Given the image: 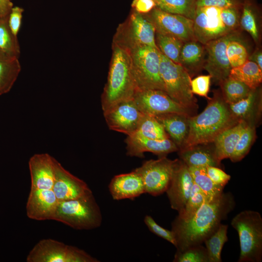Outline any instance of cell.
I'll return each mask as SVG.
<instances>
[{
    "mask_svg": "<svg viewBox=\"0 0 262 262\" xmlns=\"http://www.w3.org/2000/svg\"><path fill=\"white\" fill-rule=\"evenodd\" d=\"M235 202L230 192L206 200L187 221L175 218L172 223L177 251L201 245L218 228L234 208Z\"/></svg>",
    "mask_w": 262,
    "mask_h": 262,
    "instance_id": "6da1fadb",
    "label": "cell"
},
{
    "mask_svg": "<svg viewBox=\"0 0 262 262\" xmlns=\"http://www.w3.org/2000/svg\"><path fill=\"white\" fill-rule=\"evenodd\" d=\"M239 121L232 115L222 95L215 93L200 114L189 117L188 134L179 150L213 143L221 132Z\"/></svg>",
    "mask_w": 262,
    "mask_h": 262,
    "instance_id": "7a4b0ae2",
    "label": "cell"
},
{
    "mask_svg": "<svg viewBox=\"0 0 262 262\" xmlns=\"http://www.w3.org/2000/svg\"><path fill=\"white\" fill-rule=\"evenodd\" d=\"M112 49L107 81L101 97L103 111L118 102L132 98L136 91L129 51L114 44Z\"/></svg>",
    "mask_w": 262,
    "mask_h": 262,
    "instance_id": "3957f363",
    "label": "cell"
},
{
    "mask_svg": "<svg viewBox=\"0 0 262 262\" xmlns=\"http://www.w3.org/2000/svg\"><path fill=\"white\" fill-rule=\"evenodd\" d=\"M240 7H196L193 19L194 36L204 45L237 31L240 26Z\"/></svg>",
    "mask_w": 262,
    "mask_h": 262,
    "instance_id": "277c9868",
    "label": "cell"
},
{
    "mask_svg": "<svg viewBox=\"0 0 262 262\" xmlns=\"http://www.w3.org/2000/svg\"><path fill=\"white\" fill-rule=\"evenodd\" d=\"M53 220L75 229L89 230L100 227L102 217L92 193L58 202Z\"/></svg>",
    "mask_w": 262,
    "mask_h": 262,
    "instance_id": "5b68a950",
    "label": "cell"
},
{
    "mask_svg": "<svg viewBox=\"0 0 262 262\" xmlns=\"http://www.w3.org/2000/svg\"><path fill=\"white\" fill-rule=\"evenodd\" d=\"M238 232L240 247L239 262H261L262 260V218L255 211L244 210L231 220Z\"/></svg>",
    "mask_w": 262,
    "mask_h": 262,
    "instance_id": "8992f818",
    "label": "cell"
},
{
    "mask_svg": "<svg viewBox=\"0 0 262 262\" xmlns=\"http://www.w3.org/2000/svg\"><path fill=\"white\" fill-rule=\"evenodd\" d=\"M128 51L136 91L148 89L165 91L160 73V50L150 46H144Z\"/></svg>",
    "mask_w": 262,
    "mask_h": 262,
    "instance_id": "52a82bcc",
    "label": "cell"
},
{
    "mask_svg": "<svg viewBox=\"0 0 262 262\" xmlns=\"http://www.w3.org/2000/svg\"><path fill=\"white\" fill-rule=\"evenodd\" d=\"M160 73L165 92L174 101L195 114L198 105L191 91L192 79L187 70L161 53Z\"/></svg>",
    "mask_w": 262,
    "mask_h": 262,
    "instance_id": "ba28073f",
    "label": "cell"
},
{
    "mask_svg": "<svg viewBox=\"0 0 262 262\" xmlns=\"http://www.w3.org/2000/svg\"><path fill=\"white\" fill-rule=\"evenodd\" d=\"M155 33L154 25L147 15L132 9L127 19L117 28L113 44L128 50L144 46L159 49L156 44Z\"/></svg>",
    "mask_w": 262,
    "mask_h": 262,
    "instance_id": "9c48e42d",
    "label": "cell"
},
{
    "mask_svg": "<svg viewBox=\"0 0 262 262\" xmlns=\"http://www.w3.org/2000/svg\"><path fill=\"white\" fill-rule=\"evenodd\" d=\"M27 262H98L82 249L52 239L40 240L30 250Z\"/></svg>",
    "mask_w": 262,
    "mask_h": 262,
    "instance_id": "30bf717a",
    "label": "cell"
},
{
    "mask_svg": "<svg viewBox=\"0 0 262 262\" xmlns=\"http://www.w3.org/2000/svg\"><path fill=\"white\" fill-rule=\"evenodd\" d=\"M176 159L172 160L166 156L160 157L156 160L146 161L135 169L142 178L145 193L157 196L166 192Z\"/></svg>",
    "mask_w": 262,
    "mask_h": 262,
    "instance_id": "8fae6325",
    "label": "cell"
},
{
    "mask_svg": "<svg viewBox=\"0 0 262 262\" xmlns=\"http://www.w3.org/2000/svg\"><path fill=\"white\" fill-rule=\"evenodd\" d=\"M134 103L144 114L153 116L167 113L195 115L189 110L179 104L164 91L148 89L137 91L133 98Z\"/></svg>",
    "mask_w": 262,
    "mask_h": 262,
    "instance_id": "7c38bea8",
    "label": "cell"
},
{
    "mask_svg": "<svg viewBox=\"0 0 262 262\" xmlns=\"http://www.w3.org/2000/svg\"><path fill=\"white\" fill-rule=\"evenodd\" d=\"M103 112L109 129L127 136L135 133L144 115L132 98L118 102Z\"/></svg>",
    "mask_w": 262,
    "mask_h": 262,
    "instance_id": "4fadbf2b",
    "label": "cell"
},
{
    "mask_svg": "<svg viewBox=\"0 0 262 262\" xmlns=\"http://www.w3.org/2000/svg\"><path fill=\"white\" fill-rule=\"evenodd\" d=\"M240 38L237 31L211 41L204 45L208 58L203 68L215 82L220 83L229 77L231 67L226 54V48L229 41Z\"/></svg>",
    "mask_w": 262,
    "mask_h": 262,
    "instance_id": "5bb4252c",
    "label": "cell"
},
{
    "mask_svg": "<svg viewBox=\"0 0 262 262\" xmlns=\"http://www.w3.org/2000/svg\"><path fill=\"white\" fill-rule=\"evenodd\" d=\"M147 15L154 25L156 32L172 35L184 43L196 40L193 20L165 12L157 7Z\"/></svg>",
    "mask_w": 262,
    "mask_h": 262,
    "instance_id": "9a60e30c",
    "label": "cell"
},
{
    "mask_svg": "<svg viewBox=\"0 0 262 262\" xmlns=\"http://www.w3.org/2000/svg\"><path fill=\"white\" fill-rule=\"evenodd\" d=\"M194 184L188 166L176 159L172 176L166 193L170 206L178 212L184 208Z\"/></svg>",
    "mask_w": 262,
    "mask_h": 262,
    "instance_id": "2e32d148",
    "label": "cell"
},
{
    "mask_svg": "<svg viewBox=\"0 0 262 262\" xmlns=\"http://www.w3.org/2000/svg\"><path fill=\"white\" fill-rule=\"evenodd\" d=\"M55 167V175L52 190L58 202L93 193L85 181L66 170L56 159Z\"/></svg>",
    "mask_w": 262,
    "mask_h": 262,
    "instance_id": "e0dca14e",
    "label": "cell"
},
{
    "mask_svg": "<svg viewBox=\"0 0 262 262\" xmlns=\"http://www.w3.org/2000/svg\"><path fill=\"white\" fill-rule=\"evenodd\" d=\"M58 203L52 189H31L26 206L27 215L38 221L53 220Z\"/></svg>",
    "mask_w": 262,
    "mask_h": 262,
    "instance_id": "ac0fdd59",
    "label": "cell"
},
{
    "mask_svg": "<svg viewBox=\"0 0 262 262\" xmlns=\"http://www.w3.org/2000/svg\"><path fill=\"white\" fill-rule=\"evenodd\" d=\"M55 159L48 153L35 154L29 161L32 189H52Z\"/></svg>",
    "mask_w": 262,
    "mask_h": 262,
    "instance_id": "d6986e66",
    "label": "cell"
},
{
    "mask_svg": "<svg viewBox=\"0 0 262 262\" xmlns=\"http://www.w3.org/2000/svg\"><path fill=\"white\" fill-rule=\"evenodd\" d=\"M125 142L127 155L131 157L143 158L145 152H149L160 157L179 150L170 138L160 140L133 134L127 136Z\"/></svg>",
    "mask_w": 262,
    "mask_h": 262,
    "instance_id": "ffe728a7",
    "label": "cell"
},
{
    "mask_svg": "<svg viewBox=\"0 0 262 262\" xmlns=\"http://www.w3.org/2000/svg\"><path fill=\"white\" fill-rule=\"evenodd\" d=\"M109 190L114 200L132 199L145 193L142 178L133 171L115 176L109 184Z\"/></svg>",
    "mask_w": 262,
    "mask_h": 262,
    "instance_id": "44dd1931",
    "label": "cell"
},
{
    "mask_svg": "<svg viewBox=\"0 0 262 262\" xmlns=\"http://www.w3.org/2000/svg\"><path fill=\"white\" fill-rule=\"evenodd\" d=\"M190 116L178 113H167L154 117L161 124L170 139L179 149L188 134Z\"/></svg>",
    "mask_w": 262,
    "mask_h": 262,
    "instance_id": "7402d4cb",
    "label": "cell"
},
{
    "mask_svg": "<svg viewBox=\"0 0 262 262\" xmlns=\"http://www.w3.org/2000/svg\"><path fill=\"white\" fill-rule=\"evenodd\" d=\"M247 124L245 121L241 120L221 132L215 138L213 142L214 152L219 162L231 157L241 132Z\"/></svg>",
    "mask_w": 262,
    "mask_h": 262,
    "instance_id": "603a6c76",
    "label": "cell"
},
{
    "mask_svg": "<svg viewBox=\"0 0 262 262\" xmlns=\"http://www.w3.org/2000/svg\"><path fill=\"white\" fill-rule=\"evenodd\" d=\"M207 145H198L178 150L180 159L189 167H220L221 163L216 159L214 148Z\"/></svg>",
    "mask_w": 262,
    "mask_h": 262,
    "instance_id": "cb8c5ba5",
    "label": "cell"
},
{
    "mask_svg": "<svg viewBox=\"0 0 262 262\" xmlns=\"http://www.w3.org/2000/svg\"><path fill=\"white\" fill-rule=\"evenodd\" d=\"M258 92L251 90L245 98L233 104L228 105L232 115L238 121L243 120L248 124L254 125L253 122L260 113L261 103Z\"/></svg>",
    "mask_w": 262,
    "mask_h": 262,
    "instance_id": "d4e9b609",
    "label": "cell"
},
{
    "mask_svg": "<svg viewBox=\"0 0 262 262\" xmlns=\"http://www.w3.org/2000/svg\"><path fill=\"white\" fill-rule=\"evenodd\" d=\"M204 46L196 40L184 43L180 54V64L189 73H194L203 67Z\"/></svg>",
    "mask_w": 262,
    "mask_h": 262,
    "instance_id": "484cf974",
    "label": "cell"
},
{
    "mask_svg": "<svg viewBox=\"0 0 262 262\" xmlns=\"http://www.w3.org/2000/svg\"><path fill=\"white\" fill-rule=\"evenodd\" d=\"M20 71L18 58L0 53V96L11 90Z\"/></svg>",
    "mask_w": 262,
    "mask_h": 262,
    "instance_id": "4316f807",
    "label": "cell"
},
{
    "mask_svg": "<svg viewBox=\"0 0 262 262\" xmlns=\"http://www.w3.org/2000/svg\"><path fill=\"white\" fill-rule=\"evenodd\" d=\"M229 76L244 83L251 89H256L262 83V69L255 63L247 60L242 65L232 68Z\"/></svg>",
    "mask_w": 262,
    "mask_h": 262,
    "instance_id": "83f0119b",
    "label": "cell"
},
{
    "mask_svg": "<svg viewBox=\"0 0 262 262\" xmlns=\"http://www.w3.org/2000/svg\"><path fill=\"white\" fill-rule=\"evenodd\" d=\"M194 182L199 188L207 200H211L223 192L224 188L214 183L208 176L206 167H189Z\"/></svg>",
    "mask_w": 262,
    "mask_h": 262,
    "instance_id": "f1b7e54d",
    "label": "cell"
},
{
    "mask_svg": "<svg viewBox=\"0 0 262 262\" xmlns=\"http://www.w3.org/2000/svg\"><path fill=\"white\" fill-rule=\"evenodd\" d=\"M228 226L220 224L217 229L204 242L206 246L209 262H221V251L227 242Z\"/></svg>",
    "mask_w": 262,
    "mask_h": 262,
    "instance_id": "f546056e",
    "label": "cell"
},
{
    "mask_svg": "<svg viewBox=\"0 0 262 262\" xmlns=\"http://www.w3.org/2000/svg\"><path fill=\"white\" fill-rule=\"evenodd\" d=\"M156 44L160 51L173 62L180 64V57L184 42L171 35L155 33Z\"/></svg>",
    "mask_w": 262,
    "mask_h": 262,
    "instance_id": "4dcf8cb0",
    "label": "cell"
},
{
    "mask_svg": "<svg viewBox=\"0 0 262 262\" xmlns=\"http://www.w3.org/2000/svg\"><path fill=\"white\" fill-rule=\"evenodd\" d=\"M219 84L222 90V96L228 105L246 98L252 90L244 83L229 76Z\"/></svg>",
    "mask_w": 262,
    "mask_h": 262,
    "instance_id": "1f68e13d",
    "label": "cell"
},
{
    "mask_svg": "<svg viewBox=\"0 0 262 262\" xmlns=\"http://www.w3.org/2000/svg\"><path fill=\"white\" fill-rule=\"evenodd\" d=\"M156 7L165 12L193 20L196 9V0H158Z\"/></svg>",
    "mask_w": 262,
    "mask_h": 262,
    "instance_id": "d6a6232c",
    "label": "cell"
},
{
    "mask_svg": "<svg viewBox=\"0 0 262 262\" xmlns=\"http://www.w3.org/2000/svg\"><path fill=\"white\" fill-rule=\"evenodd\" d=\"M133 134L160 140L170 138L163 126L154 116L145 114Z\"/></svg>",
    "mask_w": 262,
    "mask_h": 262,
    "instance_id": "836d02e7",
    "label": "cell"
},
{
    "mask_svg": "<svg viewBox=\"0 0 262 262\" xmlns=\"http://www.w3.org/2000/svg\"><path fill=\"white\" fill-rule=\"evenodd\" d=\"M20 52L17 37L10 30L8 20L0 19V53L18 58Z\"/></svg>",
    "mask_w": 262,
    "mask_h": 262,
    "instance_id": "e575fe53",
    "label": "cell"
},
{
    "mask_svg": "<svg viewBox=\"0 0 262 262\" xmlns=\"http://www.w3.org/2000/svg\"><path fill=\"white\" fill-rule=\"evenodd\" d=\"M255 127L247 124L243 129L233 153L229 158L232 162L242 160L249 152L255 137Z\"/></svg>",
    "mask_w": 262,
    "mask_h": 262,
    "instance_id": "d590c367",
    "label": "cell"
},
{
    "mask_svg": "<svg viewBox=\"0 0 262 262\" xmlns=\"http://www.w3.org/2000/svg\"><path fill=\"white\" fill-rule=\"evenodd\" d=\"M206 200H207L204 194L194 182L186 204L183 209L178 212V215L176 218L185 221L188 220Z\"/></svg>",
    "mask_w": 262,
    "mask_h": 262,
    "instance_id": "8d00e7d4",
    "label": "cell"
},
{
    "mask_svg": "<svg viewBox=\"0 0 262 262\" xmlns=\"http://www.w3.org/2000/svg\"><path fill=\"white\" fill-rule=\"evenodd\" d=\"M240 26L251 35L256 42L259 41V32L256 13L252 4L248 0L244 3L240 19Z\"/></svg>",
    "mask_w": 262,
    "mask_h": 262,
    "instance_id": "74e56055",
    "label": "cell"
},
{
    "mask_svg": "<svg viewBox=\"0 0 262 262\" xmlns=\"http://www.w3.org/2000/svg\"><path fill=\"white\" fill-rule=\"evenodd\" d=\"M226 54L232 68L239 66L247 60L248 52L240 38L229 41L226 48Z\"/></svg>",
    "mask_w": 262,
    "mask_h": 262,
    "instance_id": "f35d334b",
    "label": "cell"
},
{
    "mask_svg": "<svg viewBox=\"0 0 262 262\" xmlns=\"http://www.w3.org/2000/svg\"><path fill=\"white\" fill-rule=\"evenodd\" d=\"M174 262H209L206 247L201 245L187 248L181 251H176Z\"/></svg>",
    "mask_w": 262,
    "mask_h": 262,
    "instance_id": "ab89813d",
    "label": "cell"
},
{
    "mask_svg": "<svg viewBox=\"0 0 262 262\" xmlns=\"http://www.w3.org/2000/svg\"><path fill=\"white\" fill-rule=\"evenodd\" d=\"M144 221L151 232L170 242L176 247V239L171 230H170L162 227L156 222L151 216L148 215L145 216Z\"/></svg>",
    "mask_w": 262,
    "mask_h": 262,
    "instance_id": "60d3db41",
    "label": "cell"
},
{
    "mask_svg": "<svg viewBox=\"0 0 262 262\" xmlns=\"http://www.w3.org/2000/svg\"><path fill=\"white\" fill-rule=\"evenodd\" d=\"M211 77L210 75H200L191 80V88L193 94L205 97L208 99Z\"/></svg>",
    "mask_w": 262,
    "mask_h": 262,
    "instance_id": "b9f144b4",
    "label": "cell"
},
{
    "mask_svg": "<svg viewBox=\"0 0 262 262\" xmlns=\"http://www.w3.org/2000/svg\"><path fill=\"white\" fill-rule=\"evenodd\" d=\"M208 176L215 184L224 188L230 179V176L220 167L209 166L206 167Z\"/></svg>",
    "mask_w": 262,
    "mask_h": 262,
    "instance_id": "7bdbcfd3",
    "label": "cell"
},
{
    "mask_svg": "<svg viewBox=\"0 0 262 262\" xmlns=\"http://www.w3.org/2000/svg\"><path fill=\"white\" fill-rule=\"evenodd\" d=\"M24 9L19 6H13L8 19V24L12 33L17 36L21 25Z\"/></svg>",
    "mask_w": 262,
    "mask_h": 262,
    "instance_id": "ee69618b",
    "label": "cell"
},
{
    "mask_svg": "<svg viewBox=\"0 0 262 262\" xmlns=\"http://www.w3.org/2000/svg\"><path fill=\"white\" fill-rule=\"evenodd\" d=\"M241 0H196V7H228L242 5Z\"/></svg>",
    "mask_w": 262,
    "mask_h": 262,
    "instance_id": "f6af8a7d",
    "label": "cell"
},
{
    "mask_svg": "<svg viewBox=\"0 0 262 262\" xmlns=\"http://www.w3.org/2000/svg\"><path fill=\"white\" fill-rule=\"evenodd\" d=\"M131 6L136 12L147 14L156 7V3L155 0H133Z\"/></svg>",
    "mask_w": 262,
    "mask_h": 262,
    "instance_id": "bcb514c9",
    "label": "cell"
},
{
    "mask_svg": "<svg viewBox=\"0 0 262 262\" xmlns=\"http://www.w3.org/2000/svg\"><path fill=\"white\" fill-rule=\"evenodd\" d=\"M13 6L11 0H0V19L8 20Z\"/></svg>",
    "mask_w": 262,
    "mask_h": 262,
    "instance_id": "7dc6e473",
    "label": "cell"
},
{
    "mask_svg": "<svg viewBox=\"0 0 262 262\" xmlns=\"http://www.w3.org/2000/svg\"><path fill=\"white\" fill-rule=\"evenodd\" d=\"M248 60L255 63L259 67L262 69V53L260 49L256 50L250 56H248Z\"/></svg>",
    "mask_w": 262,
    "mask_h": 262,
    "instance_id": "c3c4849f",
    "label": "cell"
},
{
    "mask_svg": "<svg viewBox=\"0 0 262 262\" xmlns=\"http://www.w3.org/2000/svg\"><path fill=\"white\" fill-rule=\"evenodd\" d=\"M155 0V1H156V2H157L158 0Z\"/></svg>",
    "mask_w": 262,
    "mask_h": 262,
    "instance_id": "681fc988",
    "label": "cell"
}]
</instances>
